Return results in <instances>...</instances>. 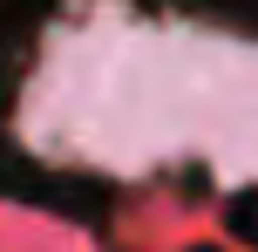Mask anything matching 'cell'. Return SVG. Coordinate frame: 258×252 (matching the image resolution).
<instances>
[{
	"label": "cell",
	"mask_w": 258,
	"mask_h": 252,
	"mask_svg": "<svg viewBox=\"0 0 258 252\" xmlns=\"http://www.w3.org/2000/svg\"><path fill=\"white\" fill-rule=\"evenodd\" d=\"M27 130L41 150H68L109 171L183 150L258 177V48L163 27L61 34L34 82Z\"/></svg>",
	"instance_id": "obj_1"
}]
</instances>
